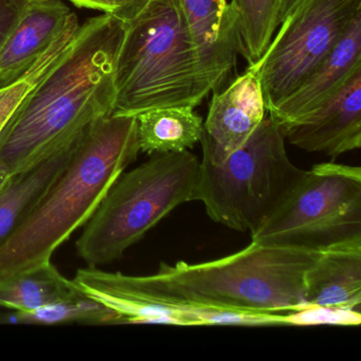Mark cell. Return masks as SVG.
Masks as SVG:
<instances>
[{"label": "cell", "mask_w": 361, "mask_h": 361, "mask_svg": "<svg viewBox=\"0 0 361 361\" xmlns=\"http://www.w3.org/2000/svg\"><path fill=\"white\" fill-rule=\"evenodd\" d=\"M319 251L261 244L214 261L161 263L151 276H128L98 267L83 268L73 282L128 323H174L183 312L197 325L207 312L276 316L307 307L304 276Z\"/></svg>", "instance_id": "cell-1"}, {"label": "cell", "mask_w": 361, "mask_h": 361, "mask_svg": "<svg viewBox=\"0 0 361 361\" xmlns=\"http://www.w3.org/2000/svg\"><path fill=\"white\" fill-rule=\"evenodd\" d=\"M123 22L114 14L82 25L60 60L0 133V170L18 174L113 114Z\"/></svg>", "instance_id": "cell-2"}, {"label": "cell", "mask_w": 361, "mask_h": 361, "mask_svg": "<svg viewBox=\"0 0 361 361\" xmlns=\"http://www.w3.org/2000/svg\"><path fill=\"white\" fill-rule=\"evenodd\" d=\"M139 153L136 117L111 115L92 124L68 166L0 247V278L51 262Z\"/></svg>", "instance_id": "cell-3"}, {"label": "cell", "mask_w": 361, "mask_h": 361, "mask_svg": "<svg viewBox=\"0 0 361 361\" xmlns=\"http://www.w3.org/2000/svg\"><path fill=\"white\" fill-rule=\"evenodd\" d=\"M117 18L124 33L115 69L113 116L196 109L211 92L178 0H135Z\"/></svg>", "instance_id": "cell-4"}, {"label": "cell", "mask_w": 361, "mask_h": 361, "mask_svg": "<svg viewBox=\"0 0 361 361\" xmlns=\"http://www.w3.org/2000/svg\"><path fill=\"white\" fill-rule=\"evenodd\" d=\"M151 156L118 177L84 225L77 251L90 267L121 259L169 213L195 200L198 158L189 149Z\"/></svg>", "instance_id": "cell-5"}, {"label": "cell", "mask_w": 361, "mask_h": 361, "mask_svg": "<svg viewBox=\"0 0 361 361\" xmlns=\"http://www.w3.org/2000/svg\"><path fill=\"white\" fill-rule=\"evenodd\" d=\"M305 173L289 159L284 136L268 116L221 161L202 153L195 200L202 202L215 223L252 234Z\"/></svg>", "instance_id": "cell-6"}, {"label": "cell", "mask_w": 361, "mask_h": 361, "mask_svg": "<svg viewBox=\"0 0 361 361\" xmlns=\"http://www.w3.org/2000/svg\"><path fill=\"white\" fill-rule=\"evenodd\" d=\"M356 240H361V170L335 162L306 171L251 234L261 244L312 251Z\"/></svg>", "instance_id": "cell-7"}, {"label": "cell", "mask_w": 361, "mask_h": 361, "mask_svg": "<svg viewBox=\"0 0 361 361\" xmlns=\"http://www.w3.org/2000/svg\"><path fill=\"white\" fill-rule=\"evenodd\" d=\"M358 14L361 0H300L255 64L266 111L286 98L331 54Z\"/></svg>", "instance_id": "cell-8"}, {"label": "cell", "mask_w": 361, "mask_h": 361, "mask_svg": "<svg viewBox=\"0 0 361 361\" xmlns=\"http://www.w3.org/2000/svg\"><path fill=\"white\" fill-rule=\"evenodd\" d=\"M285 140L335 160L361 147V69L324 104L305 117L279 126Z\"/></svg>", "instance_id": "cell-9"}, {"label": "cell", "mask_w": 361, "mask_h": 361, "mask_svg": "<svg viewBox=\"0 0 361 361\" xmlns=\"http://www.w3.org/2000/svg\"><path fill=\"white\" fill-rule=\"evenodd\" d=\"M266 111L257 67L251 65L223 92H213L200 141L202 153L214 161L225 159L248 140Z\"/></svg>", "instance_id": "cell-10"}, {"label": "cell", "mask_w": 361, "mask_h": 361, "mask_svg": "<svg viewBox=\"0 0 361 361\" xmlns=\"http://www.w3.org/2000/svg\"><path fill=\"white\" fill-rule=\"evenodd\" d=\"M178 1L211 92H219L240 54L238 11L228 0Z\"/></svg>", "instance_id": "cell-11"}, {"label": "cell", "mask_w": 361, "mask_h": 361, "mask_svg": "<svg viewBox=\"0 0 361 361\" xmlns=\"http://www.w3.org/2000/svg\"><path fill=\"white\" fill-rule=\"evenodd\" d=\"M358 69H361V14L354 18L331 54L293 92L268 111V115L278 126L305 117L333 98Z\"/></svg>", "instance_id": "cell-12"}, {"label": "cell", "mask_w": 361, "mask_h": 361, "mask_svg": "<svg viewBox=\"0 0 361 361\" xmlns=\"http://www.w3.org/2000/svg\"><path fill=\"white\" fill-rule=\"evenodd\" d=\"M75 18L61 0H31L0 49V88L24 78Z\"/></svg>", "instance_id": "cell-13"}, {"label": "cell", "mask_w": 361, "mask_h": 361, "mask_svg": "<svg viewBox=\"0 0 361 361\" xmlns=\"http://www.w3.org/2000/svg\"><path fill=\"white\" fill-rule=\"evenodd\" d=\"M307 307L360 312L361 240L319 251L304 276Z\"/></svg>", "instance_id": "cell-14"}, {"label": "cell", "mask_w": 361, "mask_h": 361, "mask_svg": "<svg viewBox=\"0 0 361 361\" xmlns=\"http://www.w3.org/2000/svg\"><path fill=\"white\" fill-rule=\"evenodd\" d=\"M83 135L13 175L9 185L0 194V247L13 235L48 188L68 166Z\"/></svg>", "instance_id": "cell-15"}, {"label": "cell", "mask_w": 361, "mask_h": 361, "mask_svg": "<svg viewBox=\"0 0 361 361\" xmlns=\"http://www.w3.org/2000/svg\"><path fill=\"white\" fill-rule=\"evenodd\" d=\"M136 119L139 149L147 155L193 149L204 133V119L192 107L151 109Z\"/></svg>", "instance_id": "cell-16"}, {"label": "cell", "mask_w": 361, "mask_h": 361, "mask_svg": "<svg viewBox=\"0 0 361 361\" xmlns=\"http://www.w3.org/2000/svg\"><path fill=\"white\" fill-rule=\"evenodd\" d=\"M82 295L51 262L0 278V307L14 312H30Z\"/></svg>", "instance_id": "cell-17"}, {"label": "cell", "mask_w": 361, "mask_h": 361, "mask_svg": "<svg viewBox=\"0 0 361 361\" xmlns=\"http://www.w3.org/2000/svg\"><path fill=\"white\" fill-rule=\"evenodd\" d=\"M282 0H231L238 14L240 54L248 66L257 64L278 31Z\"/></svg>", "instance_id": "cell-18"}, {"label": "cell", "mask_w": 361, "mask_h": 361, "mask_svg": "<svg viewBox=\"0 0 361 361\" xmlns=\"http://www.w3.org/2000/svg\"><path fill=\"white\" fill-rule=\"evenodd\" d=\"M8 319H11L9 322L12 321L20 324H122L121 317L117 312L85 295L49 304L30 312H14Z\"/></svg>", "instance_id": "cell-19"}, {"label": "cell", "mask_w": 361, "mask_h": 361, "mask_svg": "<svg viewBox=\"0 0 361 361\" xmlns=\"http://www.w3.org/2000/svg\"><path fill=\"white\" fill-rule=\"evenodd\" d=\"M79 18H75L64 32L50 46L49 49L35 63L29 73L16 83L0 88V133L7 126L10 118L31 90L43 79L44 75L60 60L71 46L79 31Z\"/></svg>", "instance_id": "cell-20"}, {"label": "cell", "mask_w": 361, "mask_h": 361, "mask_svg": "<svg viewBox=\"0 0 361 361\" xmlns=\"http://www.w3.org/2000/svg\"><path fill=\"white\" fill-rule=\"evenodd\" d=\"M31 0H0V49Z\"/></svg>", "instance_id": "cell-21"}, {"label": "cell", "mask_w": 361, "mask_h": 361, "mask_svg": "<svg viewBox=\"0 0 361 361\" xmlns=\"http://www.w3.org/2000/svg\"><path fill=\"white\" fill-rule=\"evenodd\" d=\"M71 1L77 7L99 10L114 16L119 13L130 3V0H71Z\"/></svg>", "instance_id": "cell-22"}, {"label": "cell", "mask_w": 361, "mask_h": 361, "mask_svg": "<svg viewBox=\"0 0 361 361\" xmlns=\"http://www.w3.org/2000/svg\"><path fill=\"white\" fill-rule=\"evenodd\" d=\"M300 0H282L281 1L280 10H279L278 25H280L286 20L287 16H290L291 12L297 7Z\"/></svg>", "instance_id": "cell-23"}, {"label": "cell", "mask_w": 361, "mask_h": 361, "mask_svg": "<svg viewBox=\"0 0 361 361\" xmlns=\"http://www.w3.org/2000/svg\"><path fill=\"white\" fill-rule=\"evenodd\" d=\"M12 177H13V175L8 174V173L0 170V194L3 193L4 190L9 185Z\"/></svg>", "instance_id": "cell-24"}, {"label": "cell", "mask_w": 361, "mask_h": 361, "mask_svg": "<svg viewBox=\"0 0 361 361\" xmlns=\"http://www.w3.org/2000/svg\"><path fill=\"white\" fill-rule=\"evenodd\" d=\"M177 312V310H176ZM178 318H179V321H178V324L180 325L181 324V317H180V314H179L178 312ZM192 320V319H191ZM215 320H216V314H215L214 312H211V321H210V323H209V324H214L215 323ZM169 322H170V321H169ZM169 324H171V322L169 323ZM193 324H194V322H193ZM195 325V324H194Z\"/></svg>", "instance_id": "cell-25"}, {"label": "cell", "mask_w": 361, "mask_h": 361, "mask_svg": "<svg viewBox=\"0 0 361 361\" xmlns=\"http://www.w3.org/2000/svg\"><path fill=\"white\" fill-rule=\"evenodd\" d=\"M130 1H135V0H130Z\"/></svg>", "instance_id": "cell-26"}]
</instances>
